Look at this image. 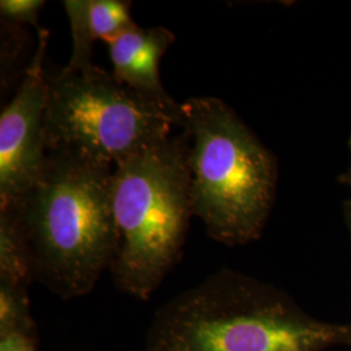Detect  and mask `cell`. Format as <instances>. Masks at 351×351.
Returning a JSON list of instances; mask_svg holds the SVG:
<instances>
[{"instance_id": "1", "label": "cell", "mask_w": 351, "mask_h": 351, "mask_svg": "<svg viewBox=\"0 0 351 351\" xmlns=\"http://www.w3.org/2000/svg\"><path fill=\"white\" fill-rule=\"evenodd\" d=\"M114 165L71 151L46 164L11 210L26 239L34 280L62 300L88 294L114 249Z\"/></svg>"}, {"instance_id": "2", "label": "cell", "mask_w": 351, "mask_h": 351, "mask_svg": "<svg viewBox=\"0 0 351 351\" xmlns=\"http://www.w3.org/2000/svg\"><path fill=\"white\" fill-rule=\"evenodd\" d=\"M346 335L282 290L221 268L156 310L145 351H324Z\"/></svg>"}, {"instance_id": "3", "label": "cell", "mask_w": 351, "mask_h": 351, "mask_svg": "<svg viewBox=\"0 0 351 351\" xmlns=\"http://www.w3.org/2000/svg\"><path fill=\"white\" fill-rule=\"evenodd\" d=\"M190 136L155 142L114 165V249L110 271L123 293L147 301L182 258L193 213Z\"/></svg>"}, {"instance_id": "4", "label": "cell", "mask_w": 351, "mask_h": 351, "mask_svg": "<svg viewBox=\"0 0 351 351\" xmlns=\"http://www.w3.org/2000/svg\"><path fill=\"white\" fill-rule=\"evenodd\" d=\"M181 128L190 136L194 216L226 246L259 239L276 194L274 155L219 98L181 103Z\"/></svg>"}, {"instance_id": "5", "label": "cell", "mask_w": 351, "mask_h": 351, "mask_svg": "<svg viewBox=\"0 0 351 351\" xmlns=\"http://www.w3.org/2000/svg\"><path fill=\"white\" fill-rule=\"evenodd\" d=\"M175 126L181 128V110L141 95L97 65L47 72V152L71 151L116 165L168 138Z\"/></svg>"}, {"instance_id": "6", "label": "cell", "mask_w": 351, "mask_h": 351, "mask_svg": "<svg viewBox=\"0 0 351 351\" xmlns=\"http://www.w3.org/2000/svg\"><path fill=\"white\" fill-rule=\"evenodd\" d=\"M49 32L38 33L36 55L16 95L0 114V210L12 207L34 184L47 159L45 117Z\"/></svg>"}, {"instance_id": "7", "label": "cell", "mask_w": 351, "mask_h": 351, "mask_svg": "<svg viewBox=\"0 0 351 351\" xmlns=\"http://www.w3.org/2000/svg\"><path fill=\"white\" fill-rule=\"evenodd\" d=\"M175 40V33L164 26L126 29L107 42L112 75L141 95L180 111L181 104L167 93L159 75L164 53Z\"/></svg>"}, {"instance_id": "8", "label": "cell", "mask_w": 351, "mask_h": 351, "mask_svg": "<svg viewBox=\"0 0 351 351\" xmlns=\"http://www.w3.org/2000/svg\"><path fill=\"white\" fill-rule=\"evenodd\" d=\"M64 10L72 34V55L68 68L88 71L93 63V49L98 39L106 42L126 29L137 25L132 17V3L123 0H65Z\"/></svg>"}, {"instance_id": "9", "label": "cell", "mask_w": 351, "mask_h": 351, "mask_svg": "<svg viewBox=\"0 0 351 351\" xmlns=\"http://www.w3.org/2000/svg\"><path fill=\"white\" fill-rule=\"evenodd\" d=\"M34 281L23 230L11 210H0V284L26 289Z\"/></svg>"}, {"instance_id": "10", "label": "cell", "mask_w": 351, "mask_h": 351, "mask_svg": "<svg viewBox=\"0 0 351 351\" xmlns=\"http://www.w3.org/2000/svg\"><path fill=\"white\" fill-rule=\"evenodd\" d=\"M13 332L36 333L27 290L0 284V336Z\"/></svg>"}, {"instance_id": "11", "label": "cell", "mask_w": 351, "mask_h": 351, "mask_svg": "<svg viewBox=\"0 0 351 351\" xmlns=\"http://www.w3.org/2000/svg\"><path fill=\"white\" fill-rule=\"evenodd\" d=\"M45 5L43 0H1L0 17L7 26L32 25L40 33L38 19Z\"/></svg>"}, {"instance_id": "12", "label": "cell", "mask_w": 351, "mask_h": 351, "mask_svg": "<svg viewBox=\"0 0 351 351\" xmlns=\"http://www.w3.org/2000/svg\"><path fill=\"white\" fill-rule=\"evenodd\" d=\"M0 351H38L37 333L13 332L0 336Z\"/></svg>"}, {"instance_id": "13", "label": "cell", "mask_w": 351, "mask_h": 351, "mask_svg": "<svg viewBox=\"0 0 351 351\" xmlns=\"http://www.w3.org/2000/svg\"><path fill=\"white\" fill-rule=\"evenodd\" d=\"M345 345H348V346H350L351 348V324L348 326V335H346V342H345Z\"/></svg>"}, {"instance_id": "14", "label": "cell", "mask_w": 351, "mask_h": 351, "mask_svg": "<svg viewBox=\"0 0 351 351\" xmlns=\"http://www.w3.org/2000/svg\"><path fill=\"white\" fill-rule=\"evenodd\" d=\"M346 215H348V223H349V229H350L351 233V202H349V204H348V211H346Z\"/></svg>"}, {"instance_id": "15", "label": "cell", "mask_w": 351, "mask_h": 351, "mask_svg": "<svg viewBox=\"0 0 351 351\" xmlns=\"http://www.w3.org/2000/svg\"><path fill=\"white\" fill-rule=\"evenodd\" d=\"M350 180H351V178H350Z\"/></svg>"}]
</instances>
